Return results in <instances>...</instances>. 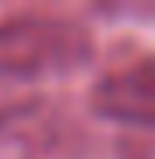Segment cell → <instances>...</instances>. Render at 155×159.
Masks as SVG:
<instances>
[{"label": "cell", "instance_id": "cell-1", "mask_svg": "<svg viewBox=\"0 0 155 159\" xmlns=\"http://www.w3.org/2000/svg\"><path fill=\"white\" fill-rule=\"evenodd\" d=\"M95 39L67 14L18 11L0 18V78H50L85 67Z\"/></svg>", "mask_w": 155, "mask_h": 159}, {"label": "cell", "instance_id": "cell-2", "mask_svg": "<svg viewBox=\"0 0 155 159\" xmlns=\"http://www.w3.org/2000/svg\"><path fill=\"white\" fill-rule=\"evenodd\" d=\"M81 142V124L53 99H21L0 110L4 159H63Z\"/></svg>", "mask_w": 155, "mask_h": 159}, {"label": "cell", "instance_id": "cell-3", "mask_svg": "<svg viewBox=\"0 0 155 159\" xmlns=\"http://www.w3.org/2000/svg\"><path fill=\"white\" fill-rule=\"evenodd\" d=\"M92 110L109 120L155 131V57L106 71L92 85Z\"/></svg>", "mask_w": 155, "mask_h": 159}, {"label": "cell", "instance_id": "cell-4", "mask_svg": "<svg viewBox=\"0 0 155 159\" xmlns=\"http://www.w3.org/2000/svg\"><path fill=\"white\" fill-rule=\"evenodd\" d=\"M95 11L109 18H155V4H99Z\"/></svg>", "mask_w": 155, "mask_h": 159}, {"label": "cell", "instance_id": "cell-5", "mask_svg": "<svg viewBox=\"0 0 155 159\" xmlns=\"http://www.w3.org/2000/svg\"><path fill=\"white\" fill-rule=\"evenodd\" d=\"M120 152H123V159H155V138L127 134V138H120Z\"/></svg>", "mask_w": 155, "mask_h": 159}]
</instances>
